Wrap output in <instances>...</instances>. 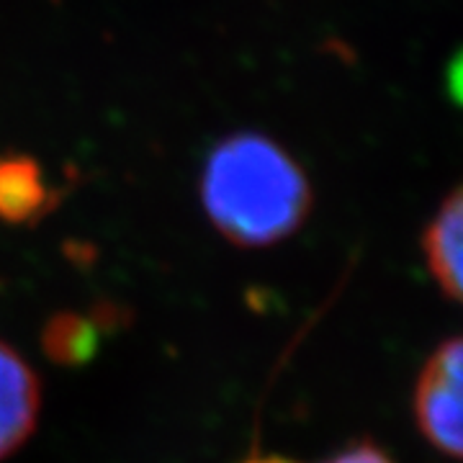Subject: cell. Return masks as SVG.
Segmentation results:
<instances>
[{
    "label": "cell",
    "mask_w": 463,
    "mask_h": 463,
    "mask_svg": "<svg viewBox=\"0 0 463 463\" xmlns=\"http://www.w3.org/2000/svg\"><path fill=\"white\" fill-rule=\"evenodd\" d=\"M201 203L232 245L268 248L301 230L312 212V185L265 134H232L206 157Z\"/></svg>",
    "instance_id": "6da1fadb"
},
{
    "label": "cell",
    "mask_w": 463,
    "mask_h": 463,
    "mask_svg": "<svg viewBox=\"0 0 463 463\" xmlns=\"http://www.w3.org/2000/svg\"><path fill=\"white\" fill-rule=\"evenodd\" d=\"M461 337L443 340L435 347L414 386V422L435 450L450 458L461 456Z\"/></svg>",
    "instance_id": "7a4b0ae2"
},
{
    "label": "cell",
    "mask_w": 463,
    "mask_h": 463,
    "mask_svg": "<svg viewBox=\"0 0 463 463\" xmlns=\"http://www.w3.org/2000/svg\"><path fill=\"white\" fill-rule=\"evenodd\" d=\"M42 383L24 355L0 340V461L14 456L36 430Z\"/></svg>",
    "instance_id": "3957f363"
},
{
    "label": "cell",
    "mask_w": 463,
    "mask_h": 463,
    "mask_svg": "<svg viewBox=\"0 0 463 463\" xmlns=\"http://www.w3.org/2000/svg\"><path fill=\"white\" fill-rule=\"evenodd\" d=\"M129 315H124L116 304H99L88 315L57 312L47 319L42 330V350L52 364L67 365V368L83 365L96 358L100 335L114 330Z\"/></svg>",
    "instance_id": "277c9868"
},
{
    "label": "cell",
    "mask_w": 463,
    "mask_h": 463,
    "mask_svg": "<svg viewBox=\"0 0 463 463\" xmlns=\"http://www.w3.org/2000/svg\"><path fill=\"white\" fill-rule=\"evenodd\" d=\"M463 194L461 188H453L438 212L430 219L422 234V252L428 260V270L450 301L461 298L463 281Z\"/></svg>",
    "instance_id": "5b68a950"
},
{
    "label": "cell",
    "mask_w": 463,
    "mask_h": 463,
    "mask_svg": "<svg viewBox=\"0 0 463 463\" xmlns=\"http://www.w3.org/2000/svg\"><path fill=\"white\" fill-rule=\"evenodd\" d=\"M54 203L57 196L33 157H0V222L29 227L50 214Z\"/></svg>",
    "instance_id": "8992f818"
},
{
    "label": "cell",
    "mask_w": 463,
    "mask_h": 463,
    "mask_svg": "<svg viewBox=\"0 0 463 463\" xmlns=\"http://www.w3.org/2000/svg\"><path fill=\"white\" fill-rule=\"evenodd\" d=\"M325 463H394L392 461V456L379 448L376 443H371V440H364V443H353V446H347L345 450H340L337 456H332L330 461Z\"/></svg>",
    "instance_id": "52a82bcc"
},
{
    "label": "cell",
    "mask_w": 463,
    "mask_h": 463,
    "mask_svg": "<svg viewBox=\"0 0 463 463\" xmlns=\"http://www.w3.org/2000/svg\"><path fill=\"white\" fill-rule=\"evenodd\" d=\"M242 463H301V461H294V458H286V456H276V453H270V456H252V458H245Z\"/></svg>",
    "instance_id": "ba28073f"
}]
</instances>
